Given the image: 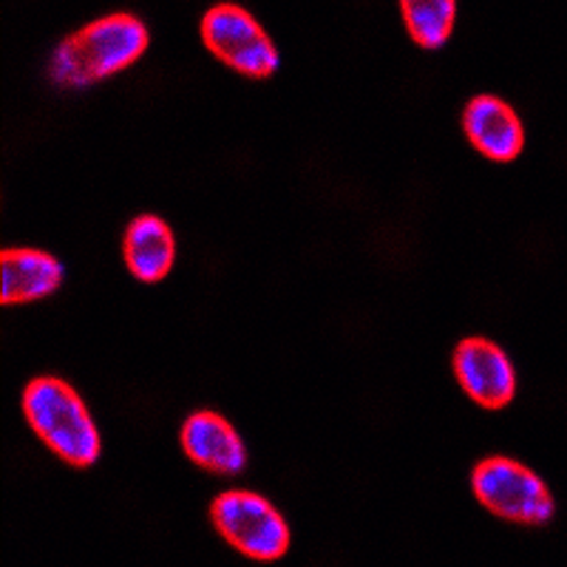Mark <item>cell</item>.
<instances>
[{
	"label": "cell",
	"instance_id": "obj_1",
	"mask_svg": "<svg viewBox=\"0 0 567 567\" xmlns=\"http://www.w3.org/2000/svg\"><path fill=\"white\" fill-rule=\"evenodd\" d=\"M148 45V29L128 12H111L91 20L60 40L49 60V78L63 89L97 83L134 63Z\"/></svg>",
	"mask_w": 567,
	"mask_h": 567
},
{
	"label": "cell",
	"instance_id": "obj_2",
	"mask_svg": "<svg viewBox=\"0 0 567 567\" xmlns=\"http://www.w3.org/2000/svg\"><path fill=\"white\" fill-rule=\"evenodd\" d=\"M20 406L32 432L60 460L85 468L100 457V434L91 423L89 409L65 381L52 374H40L27 383Z\"/></svg>",
	"mask_w": 567,
	"mask_h": 567
},
{
	"label": "cell",
	"instance_id": "obj_3",
	"mask_svg": "<svg viewBox=\"0 0 567 567\" xmlns=\"http://www.w3.org/2000/svg\"><path fill=\"white\" fill-rule=\"evenodd\" d=\"M471 488L491 514L516 525H545L556 511L548 485L511 457L480 460L471 471Z\"/></svg>",
	"mask_w": 567,
	"mask_h": 567
},
{
	"label": "cell",
	"instance_id": "obj_4",
	"mask_svg": "<svg viewBox=\"0 0 567 567\" xmlns=\"http://www.w3.org/2000/svg\"><path fill=\"white\" fill-rule=\"evenodd\" d=\"M213 528L239 554L256 561H276L290 548L284 516L252 491H225L210 505Z\"/></svg>",
	"mask_w": 567,
	"mask_h": 567
},
{
	"label": "cell",
	"instance_id": "obj_5",
	"mask_svg": "<svg viewBox=\"0 0 567 567\" xmlns=\"http://www.w3.org/2000/svg\"><path fill=\"white\" fill-rule=\"evenodd\" d=\"M202 40L230 69L267 78L278 69V49L258 20L236 3H216L202 18Z\"/></svg>",
	"mask_w": 567,
	"mask_h": 567
},
{
	"label": "cell",
	"instance_id": "obj_6",
	"mask_svg": "<svg viewBox=\"0 0 567 567\" xmlns=\"http://www.w3.org/2000/svg\"><path fill=\"white\" fill-rule=\"evenodd\" d=\"M460 386L483 409L508 406L516 394V372L511 358L488 338H463L452 354Z\"/></svg>",
	"mask_w": 567,
	"mask_h": 567
},
{
	"label": "cell",
	"instance_id": "obj_7",
	"mask_svg": "<svg viewBox=\"0 0 567 567\" xmlns=\"http://www.w3.org/2000/svg\"><path fill=\"white\" fill-rule=\"evenodd\" d=\"M179 443L196 465L213 471V474H221V477L239 474L247 465L245 443L236 429L210 409L187 414L179 429Z\"/></svg>",
	"mask_w": 567,
	"mask_h": 567
},
{
	"label": "cell",
	"instance_id": "obj_8",
	"mask_svg": "<svg viewBox=\"0 0 567 567\" xmlns=\"http://www.w3.org/2000/svg\"><path fill=\"white\" fill-rule=\"evenodd\" d=\"M463 128L480 154L494 162H511L523 154L525 128L516 111L496 94H477L463 109Z\"/></svg>",
	"mask_w": 567,
	"mask_h": 567
},
{
	"label": "cell",
	"instance_id": "obj_9",
	"mask_svg": "<svg viewBox=\"0 0 567 567\" xmlns=\"http://www.w3.org/2000/svg\"><path fill=\"white\" fill-rule=\"evenodd\" d=\"M0 301H34L58 290L63 281V265L58 258L32 247H9L0 252Z\"/></svg>",
	"mask_w": 567,
	"mask_h": 567
},
{
	"label": "cell",
	"instance_id": "obj_10",
	"mask_svg": "<svg viewBox=\"0 0 567 567\" xmlns=\"http://www.w3.org/2000/svg\"><path fill=\"white\" fill-rule=\"evenodd\" d=\"M174 233L159 216L142 213L125 227L123 256L140 281H159L174 265Z\"/></svg>",
	"mask_w": 567,
	"mask_h": 567
},
{
	"label": "cell",
	"instance_id": "obj_11",
	"mask_svg": "<svg viewBox=\"0 0 567 567\" xmlns=\"http://www.w3.org/2000/svg\"><path fill=\"white\" fill-rule=\"evenodd\" d=\"M400 12L406 20L409 34L425 49H434L452 34L457 3L454 0H403Z\"/></svg>",
	"mask_w": 567,
	"mask_h": 567
}]
</instances>
